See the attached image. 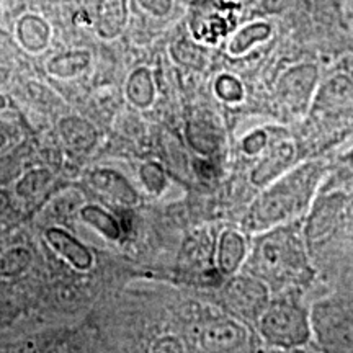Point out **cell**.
<instances>
[{
	"instance_id": "cell-13",
	"label": "cell",
	"mask_w": 353,
	"mask_h": 353,
	"mask_svg": "<svg viewBox=\"0 0 353 353\" xmlns=\"http://www.w3.org/2000/svg\"><path fill=\"white\" fill-rule=\"evenodd\" d=\"M88 63V54L85 52H74V54H65L57 57L50 64V69L56 74H72L74 70L85 68Z\"/></svg>"
},
{
	"instance_id": "cell-12",
	"label": "cell",
	"mask_w": 353,
	"mask_h": 353,
	"mask_svg": "<svg viewBox=\"0 0 353 353\" xmlns=\"http://www.w3.org/2000/svg\"><path fill=\"white\" fill-rule=\"evenodd\" d=\"M270 37V26L265 23H255L247 26V28L242 30L241 33H237V37L232 39L231 43V52L234 54H241L245 50H249L254 43L263 41Z\"/></svg>"
},
{
	"instance_id": "cell-2",
	"label": "cell",
	"mask_w": 353,
	"mask_h": 353,
	"mask_svg": "<svg viewBox=\"0 0 353 353\" xmlns=\"http://www.w3.org/2000/svg\"><path fill=\"white\" fill-rule=\"evenodd\" d=\"M254 272L268 278L272 283H285L290 278L301 276L304 263L298 242L285 232H273L260 241L254 257Z\"/></svg>"
},
{
	"instance_id": "cell-7",
	"label": "cell",
	"mask_w": 353,
	"mask_h": 353,
	"mask_svg": "<svg viewBox=\"0 0 353 353\" xmlns=\"http://www.w3.org/2000/svg\"><path fill=\"white\" fill-rule=\"evenodd\" d=\"M126 21L125 0H100L99 3V32L101 37L112 38L121 32Z\"/></svg>"
},
{
	"instance_id": "cell-6",
	"label": "cell",
	"mask_w": 353,
	"mask_h": 353,
	"mask_svg": "<svg viewBox=\"0 0 353 353\" xmlns=\"http://www.w3.org/2000/svg\"><path fill=\"white\" fill-rule=\"evenodd\" d=\"M244 330L237 324H232V322L228 321L211 325L205 334V343L211 350H237L244 343Z\"/></svg>"
},
{
	"instance_id": "cell-4",
	"label": "cell",
	"mask_w": 353,
	"mask_h": 353,
	"mask_svg": "<svg viewBox=\"0 0 353 353\" xmlns=\"http://www.w3.org/2000/svg\"><path fill=\"white\" fill-rule=\"evenodd\" d=\"M196 13L193 15V32L198 38L216 41L224 37L236 25V6L226 2H195Z\"/></svg>"
},
{
	"instance_id": "cell-17",
	"label": "cell",
	"mask_w": 353,
	"mask_h": 353,
	"mask_svg": "<svg viewBox=\"0 0 353 353\" xmlns=\"http://www.w3.org/2000/svg\"><path fill=\"white\" fill-rule=\"evenodd\" d=\"M143 7L148 8L149 12H152L154 15H165L170 10L172 2L170 0H141Z\"/></svg>"
},
{
	"instance_id": "cell-1",
	"label": "cell",
	"mask_w": 353,
	"mask_h": 353,
	"mask_svg": "<svg viewBox=\"0 0 353 353\" xmlns=\"http://www.w3.org/2000/svg\"><path fill=\"white\" fill-rule=\"evenodd\" d=\"M317 175H319V170L314 165H306L294 172L293 175L270 190L267 195L260 198L254 210L250 211L247 223L255 229L268 228L276 221L285 219L286 216L298 213L309 200Z\"/></svg>"
},
{
	"instance_id": "cell-9",
	"label": "cell",
	"mask_w": 353,
	"mask_h": 353,
	"mask_svg": "<svg viewBox=\"0 0 353 353\" xmlns=\"http://www.w3.org/2000/svg\"><path fill=\"white\" fill-rule=\"evenodd\" d=\"M342 208V198H330V200L324 201L319 206L314 218L311 221V226H309V234H311V239H319L324 237L330 229L335 221V216L339 214V211Z\"/></svg>"
},
{
	"instance_id": "cell-20",
	"label": "cell",
	"mask_w": 353,
	"mask_h": 353,
	"mask_svg": "<svg viewBox=\"0 0 353 353\" xmlns=\"http://www.w3.org/2000/svg\"><path fill=\"white\" fill-rule=\"evenodd\" d=\"M6 77H7V72H6V70L0 69V81H3V79H6Z\"/></svg>"
},
{
	"instance_id": "cell-11",
	"label": "cell",
	"mask_w": 353,
	"mask_h": 353,
	"mask_svg": "<svg viewBox=\"0 0 353 353\" xmlns=\"http://www.w3.org/2000/svg\"><path fill=\"white\" fill-rule=\"evenodd\" d=\"M19 33L21 41H23L25 46L30 48V50H41V48L46 46L48 34H50L46 23L33 15L25 17V19L20 21Z\"/></svg>"
},
{
	"instance_id": "cell-15",
	"label": "cell",
	"mask_w": 353,
	"mask_h": 353,
	"mask_svg": "<svg viewBox=\"0 0 353 353\" xmlns=\"http://www.w3.org/2000/svg\"><path fill=\"white\" fill-rule=\"evenodd\" d=\"M175 57L182 63L187 64H200L201 63V51L198 48L190 44L188 41H180L174 48Z\"/></svg>"
},
{
	"instance_id": "cell-19",
	"label": "cell",
	"mask_w": 353,
	"mask_h": 353,
	"mask_svg": "<svg viewBox=\"0 0 353 353\" xmlns=\"http://www.w3.org/2000/svg\"><path fill=\"white\" fill-rule=\"evenodd\" d=\"M288 0H263V6L268 12H280Z\"/></svg>"
},
{
	"instance_id": "cell-14",
	"label": "cell",
	"mask_w": 353,
	"mask_h": 353,
	"mask_svg": "<svg viewBox=\"0 0 353 353\" xmlns=\"http://www.w3.org/2000/svg\"><path fill=\"white\" fill-rule=\"evenodd\" d=\"M325 341L330 343H339V345L353 347V324H350L347 319L335 322L329 327V334Z\"/></svg>"
},
{
	"instance_id": "cell-16",
	"label": "cell",
	"mask_w": 353,
	"mask_h": 353,
	"mask_svg": "<svg viewBox=\"0 0 353 353\" xmlns=\"http://www.w3.org/2000/svg\"><path fill=\"white\" fill-rule=\"evenodd\" d=\"M216 88H218V94L221 97H224L226 100H239L242 95V88L239 85V82L229 76L221 77Z\"/></svg>"
},
{
	"instance_id": "cell-8",
	"label": "cell",
	"mask_w": 353,
	"mask_h": 353,
	"mask_svg": "<svg viewBox=\"0 0 353 353\" xmlns=\"http://www.w3.org/2000/svg\"><path fill=\"white\" fill-rule=\"evenodd\" d=\"M291 157H293V149L290 145H280L254 172V182L260 185L268 182V180L280 174V172H283L285 167L290 164Z\"/></svg>"
},
{
	"instance_id": "cell-5",
	"label": "cell",
	"mask_w": 353,
	"mask_h": 353,
	"mask_svg": "<svg viewBox=\"0 0 353 353\" xmlns=\"http://www.w3.org/2000/svg\"><path fill=\"white\" fill-rule=\"evenodd\" d=\"M228 299L234 311L245 317H255L267 301L263 285L250 278H237L228 288Z\"/></svg>"
},
{
	"instance_id": "cell-3",
	"label": "cell",
	"mask_w": 353,
	"mask_h": 353,
	"mask_svg": "<svg viewBox=\"0 0 353 353\" xmlns=\"http://www.w3.org/2000/svg\"><path fill=\"white\" fill-rule=\"evenodd\" d=\"M265 335L280 345H299L307 339V324L299 309L290 304H276L262 321Z\"/></svg>"
},
{
	"instance_id": "cell-10",
	"label": "cell",
	"mask_w": 353,
	"mask_h": 353,
	"mask_svg": "<svg viewBox=\"0 0 353 353\" xmlns=\"http://www.w3.org/2000/svg\"><path fill=\"white\" fill-rule=\"evenodd\" d=\"M244 257V241L236 232H226L221 239L219 263L224 272H234Z\"/></svg>"
},
{
	"instance_id": "cell-18",
	"label": "cell",
	"mask_w": 353,
	"mask_h": 353,
	"mask_svg": "<svg viewBox=\"0 0 353 353\" xmlns=\"http://www.w3.org/2000/svg\"><path fill=\"white\" fill-rule=\"evenodd\" d=\"M263 144H265L263 132H255V134H252L245 141V149L247 152H257Z\"/></svg>"
}]
</instances>
